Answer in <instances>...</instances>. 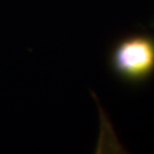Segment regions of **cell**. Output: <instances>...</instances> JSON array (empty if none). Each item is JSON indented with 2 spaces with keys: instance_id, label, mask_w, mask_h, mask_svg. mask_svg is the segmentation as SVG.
Listing matches in <instances>:
<instances>
[{
  "instance_id": "cell-1",
  "label": "cell",
  "mask_w": 154,
  "mask_h": 154,
  "mask_svg": "<svg viewBox=\"0 0 154 154\" xmlns=\"http://www.w3.org/2000/svg\"><path fill=\"white\" fill-rule=\"evenodd\" d=\"M111 71L121 81L142 85L154 74V37L135 33L116 41L107 56Z\"/></svg>"
}]
</instances>
